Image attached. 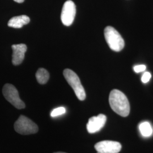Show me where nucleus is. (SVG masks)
Wrapping results in <instances>:
<instances>
[{"mask_svg": "<svg viewBox=\"0 0 153 153\" xmlns=\"http://www.w3.org/2000/svg\"><path fill=\"white\" fill-rule=\"evenodd\" d=\"M109 103L112 109L123 117L129 114L130 105L125 94L120 90L114 89L110 93Z\"/></svg>", "mask_w": 153, "mask_h": 153, "instance_id": "1", "label": "nucleus"}, {"mask_svg": "<svg viewBox=\"0 0 153 153\" xmlns=\"http://www.w3.org/2000/svg\"><path fill=\"white\" fill-rule=\"evenodd\" d=\"M104 37L109 48L115 52H120L124 47V40L120 34L111 26L104 29Z\"/></svg>", "mask_w": 153, "mask_h": 153, "instance_id": "2", "label": "nucleus"}, {"mask_svg": "<svg viewBox=\"0 0 153 153\" xmlns=\"http://www.w3.org/2000/svg\"><path fill=\"white\" fill-rule=\"evenodd\" d=\"M63 75L66 81L73 89L77 98L79 100H84L86 99V93L76 73L71 69H66L63 71Z\"/></svg>", "mask_w": 153, "mask_h": 153, "instance_id": "3", "label": "nucleus"}, {"mask_svg": "<svg viewBox=\"0 0 153 153\" xmlns=\"http://www.w3.org/2000/svg\"><path fill=\"white\" fill-rule=\"evenodd\" d=\"M15 131L22 135H29L36 133L38 126L26 116L21 115L14 123Z\"/></svg>", "mask_w": 153, "mask_h": 153, "instance_id": "4", "label": "nucleus"}, {"mask_svg": "<svg viewBox=\"0 0 153 153\" xmlns=\"http://www.w3.org/2000/svg\"><path fill=\"white\" fill-rule=\"evenodd\" d=\"M2 93L5 98L17 109L25 108V104L20 98L16 88L13 85L6 83L2 88Z\"/></svg>", "mask_w": 153, "mask_h": 153, "instance_id": "5", "label": "nucleus"}, {"mask_svg": "<svg viewBox=\"0 0 153 153\" xmlns=\"http://www.w3.org/2000/svg\"><path fill=\"white\" fill-rule=\"evenodd\" d=\"M76 14V7L74 3L68 0L64 3L61 14V20L66 26L71 25Z\"/></svg>", "mask_w": 153, "mask_h": 153, "instance_id": "6", "label": "nucleus"}, {"mask_svg": "<svg viewBox=\"0 0 153 153\" xmlns=\"http://www.w3.org/2000/svg\"><path fill=\"white\" fill-rule=\"evenodd\" d=\"M95 149L99 153H118L121 149V145L119 142L107 140L97 143Z\"/></svg>", "mask_w": 153, "mask_h": 153, "instance_id": "7", "label": "nucleus"}, {"mask_svg": "<svg viewBox=\"0 0 153 153\" xmlns=\"http://www.w3.org/2000/svg\"><path fill=\"white\" fill-rule=\"evenodd\" d=\"M107 121V117L103 114H99L89 119L87 124V129L89 133L93 134L100 131L103 127Z\"/></svg>", "mask_w": 153, "mask_h": 153, "instance_id": "8", "label": "nucleus"}, {"mask_svg": "<svg viewBox=\"0 0 153 153\" xmlns=\"http://www.w3.org/2000/svg\"><path fill=\"white\" fill-rule=\"evenodd\" d=\"M13 49L12 63L14 65L21 64L25 59L27 51V45L25 44H14L11 46Z\"/></svg>", "mask_w": 153, "mask_h": 153, "instance_id": "9", "label": "nucleus"}, {"mask_svg": "<svg viewBox=\"0 0 153 153\" xmlns=\"http://www.w3.org/2000/svg\"><path fill=\"white\" fill-rule=\"evenodd\" d=\"M30 21V19L28 16L25 15H22L11 18L9 21L7 25L10 27L21 28L24 25L28 24Z\"/></svg>", "mask_w": 153, "mask_h": 153, "instance_id": "10", "label": "nucleus"}, {"mask_svg": "<svg viewBox=\"0 0 153 153\" xmlns=\"http://www.w3.org/2000/svg\"><path fill=\"white\" fill-rule=\"evenodd\" d=\"M139 130L143 137H150L153 134L152 126L147 121H144L140 123L139 125Z\"/></svg>", "mask_w": 153, "mask_h": 153, "instance_id": "11", "label": "nucleus"}, {"mask_svg": "<svg viewBox=\"0 0 153 153\" xmlns=\"http://www.w3.org/2000/svg\"><path fill=\"white\" fill-rule=\"evenodd\" d=\"M36 78L39 83L44 85L49 80V73L44 68H40L36 73Z\"/></svg>", "mask_w": 153, "mask_h": 153, "instance_id": "12", "label": "nucleus"}, {"mask_svg": "<svg viewBox=\"0 0 153 153\" xmlns=\"http://www.w3.org/2000/svg\"><path fill=\"white\" fill-rule=\"evenodd\" d=\"M65 108L63 107H58V108H56L53 109L51 113V117H55L63 115V114H65Z\"/></svg>", "mask_w": 153, "mask_h": 153, "instance_id": "13", "label": "nucleus"}, {"mask_svg": "<svg viewBox=\"0 0 153 153\" xmlns=\"http://www.w3.org/2000/svg\"><path fill=\"white\" fill-rule=\"evenodd\" d=\"M151 77H152L151 74L149 72L146 71L142 75V78H141V81H142V82L143 83H148L150 81Z\"/></svg>", "mask_w": 153, "mask_h": 153, "instance_id": "14", "label": "nucleus"}, {"mask_svg": "<svg viewBox=\"0 0 153 153\" xmlns=\"http://www.w3.org/2000/svg\"><path fill=\"white\" fill-rule=\"evenodd\" d=\"M146 69V66L144 65H139L134 66L133 67V70L136 73H138L140 72L145 71Z\"/></svg>", "mask_w": 153, "mask_h": 153, "instance_id": "15", "label": "nucleus"}, {"mask_svg": "<svg viewBox=\"0 0 153 153\" xmlns=\"http://www.w3.org/2000/svg\"><path fill=\"white\" fill-rule=\"evenodd\" d=\"M14 1L17 3H22L25 1V0H14Z\"/></svg>", "mask_w": 153, "mask_h": 153, "instance_id": "16", "label": "nucleus"}, {"mask_svg": "<svg viewBox=\"0 0 153 153\" xmlns=\"http://www.w3.org/2000/svg\"><path fill=\"white\" fill-rule=\"evenodd\" d=\"M64 153V152H55V153Z\"/></svg>", "mask_w": 153, "mask_h": 153, "instance_id": "17", "label": "nucleus"}]
</instances>
